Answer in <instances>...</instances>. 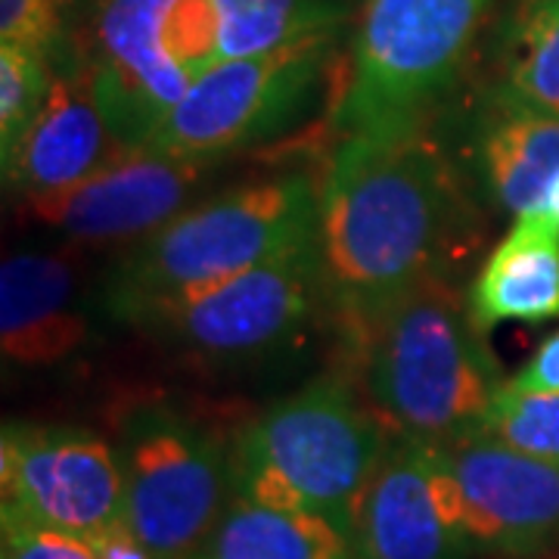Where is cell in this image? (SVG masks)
I'll return each mask as SVG.
<instances>
[{"label": "cell", "mask_w": 559, "mask_h": 559, "mask_svg": "<svg viewBox=\"0 0 559 559\" xmlns=\"http://www.w3.org/2000/svg\"><path fill=\"white\" fill-rule=\"evenodd\" d=\"M326 308L318 237L261 261L237 277L175 301L140 326L205 360L264 355L301 333Z\"/></svg>", "instance_id": "cell-8"}, {"label": "cell", "mask_w": 559, "mask_h": 559, "mask_svg": "<svg viewBox=\"0 0 559 559\" xmlns=\"http://www.w3.org/2000/svg\"><path fill=\"white\" fill-rule=\"evenodd\" d=\"M124 522L156 559H197L234 495L230 448L165 404L134 407L119 429Z\"/></svg>", "instance_id": "cell-6"}, {"label": "cell", "mask_w": 559, "mask_h": 559, "mask_svg": "<svg viewBox=\"0 0 559 559\" xmlns=\"http://www.w3.org/2000/svg\"><path fill=\"white\" fill-rule=\"evenodd\" d=\"M87 340L75 274L53 252H16L0 267V348L20 367H53Z\"/></svg>", "instance_id": "cell-15"}, {"label": "cell", "mask_w": 559, "mask_h": 559, "mask_svg": "<svg viewBox=\"0 0 559 559\" xmlns=\"http://www.w3.org/2000/svg\"><path fill=\"white\" fill-rule=\"evenodd\" d=\"M507 385L516 392H559V330L540 342Z\"/></svg>", "instance_id": "cell-25"}, {"label": "cell", "mask_w": 559, "mask_h": 559, "mask_svg": "<svg viewBox=\"0 0 559 559\" xmlns=\"http://www.w3.org/2000/svg\"><path fill=\"white\" fill-rule=\"evenodd\" d=\"M481 432L525 454L559 463V392H516L503 385Z\"/></svg>", "instance_id": "cell-21"}, {"label": "cell", "mask_w": 559, "mask_h": 559, "mask_svg": "<svg viewBox=\"0 0 559 559\" xmlns=\"http://www.w3.org/2000/svg\"><path fill=\"white\" fill-rule=\"evenodd\" d=\"M466 305L481 336L500 323L559 318V218L550 212L520 215L481 264Z\"/></svg>", "instance_id": "cell-16"}, {"label": "cell", "mask_w": 559, "mask_h": 559, "mask_svg": "<svg viewBox=\"0 0 559 559\" xmlns=\"http://www.w3.org/2000/svg\"><path fill=\"white\" fill-rule=\"evenodd\" d=\"M485 0H367L336 103V131L370 134L423 116L451 87Z\"/></svg>", "instance_id": "cell-5"}, {"label": "cell", "mask_w": 559, "mask_h": 559, "mask_svg": "<svg viewBox=\"0 0 559 559\" xmlns=\"http://www.w3.org/2000/svg\"><path fill=\"white\" fill-rule=\"evenodd\" d=\"M97 559H156V554L128 528V522L119 528H109L97 538L87 540Z\"/></svg>", "instance_id": "cell-26"}, {"label": "cell", "mask_w": 559, "mask_h": 559, "mask_svg": "<svg viewBox=\"0 0 559 559\" xmlns=\"http://www.w3.org/2000/svg\"><path fill=\"white\" fill-rule=\"evenodd\" d=\"M53 75L47 57L35 50L0 44V156L10 153L28 124L38 119Z\"/></svg>", "instance_id": "cell-22"}, {"label": "cell", "mask_w": 559, "mask_h": 559, "mask_svg": "<svg viewBox=\"0 0 559 559\" xmlns=\"http://www.w3.org/2000/svg\"><path fill=\"white\" fill-rule=\"evenodd\" d=\"M479 165L503 212H540L559 178V116L500 97L479 134Z\"/></svg>", "instance_id": "cell-17"}, {"label": "cell", "mask_w": 559, "mask_h": 559, "mask_svg": "<svg viewBox=\"0 0 559 559\" xmlns=\"http://www.w3.org/2000/svg\"><path fill=\"white\" fill-rule=\"evenodd\" d=\"M500 97L559 116V0H522L507 35Z\"/></svg>", "instance_id": "cell-20"}, {"label": "cell", "mask_w": 559, "mask_h": 559, "mask_svg": "<svg viewBox=\"0 0 559 559\" xmlns=\"http://www.w3.org/2000/svg\"><path fill=\"white\" fill-rule=\"evenodd\" d=\"M221 60L271 53L286 44L336 32L342 13L333 0H205Z\"/></svg>", "instance_id": "cell-19"}, {"label": "cell", "mask_w": 559, "mask_h": 559, "mask_svg": "<svg viewBox=\"0 0 559 559\" xmlns=\"http://www.w3.org/2000/svg\"><path fill=\"white\" fill-rule=\"evenodd\" d=\"M0 559H97L91 544L44 528L20 510H0Z\"/></svg>", "instance_id": "cell-23"}, {"label": "cell", "mask_w": 559, "mask_h": 559, "mask_svg": "<svg viewBox=\"0 0 559 559\" xmlns=\"http://www.w3.org/2000/svg\"><path fill=\"white\" fill-rule=\"evenodd\" d=\"M333 38L336 32H320L271 53L202 69L143 146L215 162L277 138L314 97Z\"/></svg>", "instance_id": "cell-7"}, {"label": "cell", "mask_w": 559, "mask_h": 559, "mask_svg": "<svg viewBox=\"0 0 559 559\" xmlns=\"http://www.w3.org/2000/svg\"><path fill=\"white\" fill-rule=\"evenodd\" d=\"M209 168L205 159L128 146L75 187L22 200V212L69 240L138 242L178 218Z\"/></svg>", "instance_id": "cell-11"}, {"label": "cell", "mask_w": 559, "mask_h": 559, "mask_svg": "<svg viewBox=\"0 0 559 559\" xmlns=\"http://www.w3.org/2000/svg\"><path fill=\"white\" fill-rule=\"evenodd\" d=\"M318 218L320 183L305 171L224 190L131 242L103 286L106 311L140 326L162 308L318 237Z\"/></svg>", "instance_id": "cell-3"}, {"label": "cell", "mask_w": 559, "mask_h": 559, "mask_svg": "<svg viewBox=\"0 0 559 559\" xmlns=\"http://www.w3.org/2000/svg\"><path fill=\"white\" fill-rule=\"evenodd\" d=\"M392 432L340 377L271 404L230 444L234 495L314 513L355 544L360 500Z\"/></svg>", "instance_id": "cell-4"}, {"label": "cell", "mask_w": 559, "mask_h": 559, "mask_svg": "<svg viewBox=\"0 0 559 559\" xmlns=\"http://www.w3.org/2000/svg\"><path fill=\"white\" fill-rule=\"evenodd\" d=\"M197 559H358V550L314 513L230 495Z\"/></svg>", "instance_id": "cell-18"}, {"label": "cell", "mask_w": 559, "mask_h": 559, "mask_svg": "<svg viewBox=\"0 0 559 559\" xmlns=\"http://www.w3.org/2000/svg\"><path fill=\"white\" fill-rule=\"evenodd\" d=\"M128 146L103 116L87 69L53 75L38 119L3 153V183L22 200L69 190L97 175Z\"/></svg>", "instance_id": "cell-14"}, {"label": "cell", "mask_w": 559, "mask_h": 559, "mask_svg": "<svg viewBox=\"0 0 559 559\" xmlns=\"http://www.w3.org/2000/svg\"><path fill=\"white\" fill-rule=\"evenodd\" d=\"M358 559H463L457 491L441 444L392 436L355 525Z\"/></svg>", "instance_id": "cell-13"}, {"label": "cell", "mask_w": 559, "mask_h": 559, "mask_svg": "<svg viewBox=\"0 0 559 559\" xmlns=\"http://www.w3.org/2000/svg\"><path fill=\"white\" fill-rule=\"evenodd\" d=\"M454 209L451 165L423 124L342 138L320 180L318 249L326 311L348 340L439 277Z\"/></svg>", "instance_id": "cell-1"}, {"label": "cell", "mask_w": 559, "mask_h": 559, "mask_svg": "<svg viewBox=\"0 0 559 559\" xmlns=\"http://www.w3.org/2000/svg\"><path fill=\"white\" fill-rule=\"evenodd\" d=\"M473 550L538 557L559 540V463L488 432L441 444Z\"/></svg>", "instance_id": "cell-12"}, {"label": "cell", "mask_w": 559, "mask_h": 559, "mask_svg": "<svg viewBox=\"0 0 559 559\" xmlns=\"http://www.w3.org/2000/svg\"><path fill=\"white\" fill-rule=\"evenodd\" d=\"M66 0H0V44L47 57L62 35Z\"/></svg>", "instance_id": "cell-24"}, {"label": "cell", "mask_w": 559, "mask_h": 559, "mask_svg": "<svg viewBox=\"0 0 559 559\" xmlns=\"http://www.w3.org/2000/svg\"><path fill=\"white\" fill-rule=\"evenodd\" d=\"M540 212H550L554 218H559V178L554 180V187L547 190V200H544V209Z\"/></svg>", "instance_id": "cell-27"}, {"label": "cell", "mask_w": 559, "mask_h": 559, "mask_svg": "<svg viewBox=\"0 0 559 559\" xmlns=\"http://www.w3.org/2000/svg\"><path fill=\"white\" fill-rule=\"evenodd\" d=\"M180 0H91L87 75L109 128L143 146L187 94L193 75L168 47Z\"/></svg>", "instance_id": "cell-10"}, {"label": "cell", "mask_w": 559, "mask_h": 559, "mask_svg": "<svg viewBox=\"0 0 559 559\" xmlns=\"http://www.w3.org/2000/svg\"><path fill=\"white\" fill-rule=\"evenodd\" d=\"M3 507L72 538L91 540L124 525L119 451L72 426H3Z\"/></svg>", "instance_id": "cell-9"}, {"label": "cell", "mask_w": 559, "mask_h": 559, "mask_svg": "<svg viewBox=\"0 0 559 559\" xmlns=\"http://www.w3.org/2000/svg\"><path fill=\"white\" fill-rule=\"evenodd\" d=\"M352 345L364 401L401 439L451 444L476 436L507 385L469 305L441 274L385 308Z\"/></svg>", "instance_id": "cell-2"}]
</instances>
